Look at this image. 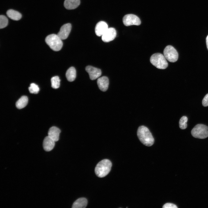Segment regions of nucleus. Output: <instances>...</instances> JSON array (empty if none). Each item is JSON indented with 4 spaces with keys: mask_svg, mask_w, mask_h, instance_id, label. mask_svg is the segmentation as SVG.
I'll return each mask as SVG.
<instances>
[{
    "mask_svg": "<svg viewBox=\"0 0 208 208\" xmlns=\"http://www.w3.org/2000/svg\"><path fill=\"white\" fill-rule=\"evenodd\" d=\"M28 89L30 93L33 94H37L39 91V88L38 86L34 83L30 84V86L29 87Z\"/></svg>",
    "mask_w": 208,
    "mask_h": 208,
    "instance_id": "5701e85b",
    "label": "nucleus"
},
{
    "mask_svg": "<svg viewBox=\"0 0 208 208\" xmlns=\"http://www.w3.org/2000/svg\"><path fill=\"white\" fill-rule=\"evenodd\" d=\"M97 83L99 89L102 91H106L108 87L109 82L108 78L106 76H103L98 79Z\"/></svg>",
    "mask_w": 208,
    "mask_h": 208,
    "instance_id": "f8f14e48",
    "label": "nucleus"
},
{
    "mask_svg": "<svg viewBox=\"0 0 208 208\" xmlns=\"http://www.w3.org/2000/svg\"><path fill=\"white\" fill-rule=\"evenodd\" d=\"M28 102V98L25 96H21L16 102V105L18 109H21L25 107Z\"/></svg>",
    "mask_w": 208,
    "mask_h": 208,
    "instance_id": "6ab92c4d",
    "label": "nucleus"
},
{
    "mask_svg": "<svg viewBox=\"0 0 208 208\" xmlns=\"http://www.w3.org/2000/svg\"><path fill=\"white\" fill-rule=\"evenodd\" d=\"M206 43L207 49L208 50V35H207L206 38Z\"/></svg>",
    "mask_w": 208,
    "mask_h": 208,
    "instance_id": "a878e982",
    "label": "nucleus"
},
{
    "mask_svg": "<svg viewBox=\"0 0 208 208\" xmlns=\"http://www.w3.org/2000/svg\"><path fill=\"white\" fill-rule=\"evenodd\" d=\"M51 87L54 89L58 88L60 86V80L58 76H55L51 79Z\"/></svg>",
    "mask_w": 208,
    "mask_h": 208,
    "instance_id": "aec40b11",
    "label": "nucleus"
},
{
    "mask_svg": "<svg viewBox=\"0 0 208 208\" xmlns=\"http://www.w3.org/2000/svg\"><path fill=\"white\" fill-rule=\"evenodd\" d=\"M123 22L126 26L133 25H139L141 24V21L137 16L131 14L125 15L123 18Z\"/></svg>",
    "mask_w": 208,
    "mask_h": 208,
    "instance_id": "0eeeda50",
    "label": "nucleus"
},
{
    "mask_svg": "<svg viewBox=\"0 0 208 208\" xmlns=\"http://www.w3.org/2000/svg\"><path fill=\"white\" fill-rule=\"evenodd\" d=\"M108 28V25L106 22L103 21H100L95 26L96 34L98 36H102Z\"/></svg>",
    "mask_w": 208,
    "mask_h": 208,
    "instance_id": "9b49d317",
    "label": "nucleus"
},
{
    "mask_svg": "<svg viewBox=\"0 0 208 208\" xmlns=\"http://www.w3.org/2000/svg\"><path fill=\"white\" fill-rule=\"evenodd\" d=\"M202 104L204 107L208 106V94L205 96L202 100Z\"/></svg>",
    "mask_w": 208,
    "mask_h": 208,
    "instance_id": "393cba45",
    "label": "nucleus"
},
{
    "mask_svg": "<svg viewBox=\"0 0 208 208\" xmlns=\"http://www.w3.org/2000/svg\"><path fill=\"white\" fill-rule=\"evenodd\" d=\"M6 14L9 18L14 20H19L22 17V15L20 13L12 9L8 10Z\"/></svg>",
    "mask_w": 208,
    "mask_h": 208,
    "instance_id": "f3484780",
    "label": "nucleus"
},
{
    "mask_svg": "<svg viewBox=\"0 0 208 208\" xmlns=\"http://www.w3.org/2000/svg\"><path fill=\"white\" fill-rule=\"evenodd\" d=\"M187 118L186 116H182L179 121V126L180 128L182 129H185L187 126Z\"/></svg>",
    "mask_w": 208,
    "mask_h": 208,
    "instance_id": "412c9836",
    "label": "nucleus"
},
{
    "mask_svg": "<svg viewBox=\"0 0 208 208\" xmlns=\"http://www.w3.org/2000/svg\"><path fill=\"white\" fill-rule=\"evenodd\" d=\"M116 35V29L114 28H108L102 36V40L105 42H108L114 40Z\"/></svg>",
    "mask_w": 208,
    "mask_h": 208,
    "instance_id": "6e6552de",
    "label": "nucleus"
},
{
    "mask_svg": "<svg viewBox=\"0 0 208 208\" xmlns=\"http://www.w3.org/2000/svg\"><path fill=\"white\" fill-rule=\"evenodd\" d=\"M163 208H177V206L172 203H166L163 206Z\"/></svg>",
    "mask_w": 208,
    "mask_h": 208,
    "instance_id": "b1692460",
    "label": "nucleus"
},
{
    "mask_svg": "<svg viewBox=\"0 0 208 208\" xmlns=\"http://www.w3.org/2000/svg\"><path fill=\"white\" fill-rule=\"evenodd\" d=\"M88 201L84 198H81L77 200L73 203V208H85L87 205Z\"/></svg>",
    "mask_w": 208,
    "mask_h": 208,
    "instance_id": "dca6fc26",
    "label": "nucleus"
},
{
    "mask_svg": "<svg viewBox=\"0 0 208 208\" xmlns=\"http://www.w3.org/2000/svg\"><path fill=\"white\" fill-rule=\"evenodd\" d=\"M80 4V0H65L64 5L66 9L72 10L76 8Z\"/></svg>",
    "mask_w": 208,
    "mask_h": 208,
    "instance_id": "2eb2a0df",
    "label": "nucleus"
},
{
    "mask_svg": "<svg viewBox=\"0 0 208 208\" xmlns=\"http://www.w3.org/2000/svg\"><path fill=\"white\" fill-rule=\"evenodd\" d=\"M76 71L73 67L69 68L67 70L66 76L67 80L70 82L74 81L76 77Z\"/></svg>",
    "mask_w": 208,
    "mask_h": 208,
    "instance_id": "a211bd4d",
    "label": "nucleus"
},
{
    "mask_svg": "<svg viewBox=\"0 0 208 208\" xmlns=\"http://www.w3.org/2000/svg\"><path fill=\"white\" fill-rule=\"evenodd\" d=\"M137 135L140 140L145 145L150 146L153 144L154 138L148 129L146 127L144 126L139 127L137 130Z\"/></svg>",
    "mask_w": 208,
    "mask_h": 208,
    "instance_id": "f257e3e1",
    "label": "nucleus"
},
{
    "mask_svg": "<svg viewBox=\"0 0 208 208\" xmlns=\"http://www.w3.org/2000/svg\"><path fill=\"white\" fill-rule=\"evenodd\" d=\"M150 61L153 65L158 69H165L168 66L166 59L161 53H157L153 54L151 57Z\"/></svg>",
    "mask_w": 208,
    "mask_h": 208,
    "instance_id": "20e7f679",
    "label": "nucleus"
},
{
    "mask_svg": "<svg viewBox=\"0 0 208 208\" xmlns=\"http://www.w3.org/2000/svg\"><path fill=\"white\" fill-rule=\"evenodd\" d=\"M112 163L108 159H103L96 165L95 169V173L98 177H103L107 175L111 170Z\"/></svg>",
    "mask_w": 208,
    "mask_h": 208,
    "instance_id": "f03ea898",
    "label": "nucleus"
},
{
    "mask_svg": "<svg viewBox=\"0 0 208 208\" xmlns=\"http://www.w3.org/2000/svg\"><path fill=\"white\" fill-rule=\"evenodd\" d=\"M55 142L49 136L46 137L43 142V146L44 150L46 151L52 150L55 146Z\"/></svg>",
    "mask_w": 208,
    "mask_h": 208,
    "instance_id": "ddd939ff",
    "label": "nucleus"
},
{
    "mask_svg": "<svg viewBox=\"0 0 208 208\" xmlns=\"http://www.w3.org/2000/svg\"><path fill=\"white\" fill-rule=\"evenodd\" d=\"M60 132V130L59 128L56 127H52L49 129L48 136L55 142H56L59 140Z\"/></svg>",
    "mask_w": 208,
    "mask_h": 208,
    "instance_id": "4468645a",
    "label": "nucleus"
},
{
    "mask_svg": "<svg viewBox=\"0 0 208 208\" xmlns=\"http://www.w3.org/2000/svg\"><path fill=\"white\" fill-rule=\"evenodd\" d=\"M86 70L89 74L90 79L92 80L97 79L101 74V72L100 69L92 66H87L86 68Z\"/></svg>",
    "mask_w": 208,
    "mask_h": 208,
    "instance_id": "9d476101",
    "label": "nucleus"
},
{
    "mask_svg": "<svg viewBox=\"0 0 208 208\" xmlns=\"http://www.w3.org/2000/svg\"><path fill=\"white\" fill-rule=\"evenodd\" d=\"M163 53L165 58L170 62H174L178 60V53L176 49L172 46H167L164 49Z\"/></svg>",
    "mask_w": 208,
    "mask_h": 208,
    "instance_id": "423d86ee",
    "label": "nucleus"
},
{
    "mask_svg": "<svg viewBox=\"0 0 208 208\" xmlns=\"http://www.w3.org/2000/svg\"><path fill=\"white\" fill-rule=\"evenodd\" d=\"M8 20L7 17L3 15L0 16V28L2 29L6 27L8 24Z\"/></svg>",
    "mask_w": 208,
    "mask_h": 208,
    "instance_id": "4be33fe9",
    "label": "nucleus"
},
{
    "mask_svg": "<svg viewBox=\"0 0 208 208\" xmlns=\"http://www.w3.org/2000/svg\"><path fill=\"white\" fill-rule=\"evenodd\" d=\"M71 25L68 23L63 25L61 27L57 35L62 40L66 39L71 29Z\"/></svg>",
    "mask_w": 208,
    "mask_h": 208,
    "instance_id": "1a4fd4ad",
    "label": "nucleus"
},
{
    "mask_svg": "<svg viewBox=\"0 0 208 208\" xmlns=\"http://www.w3.org/2000/svg\"><path fill=\"white\" fill-rule=\"evenodd\" d=\"M191 134L194 138H205L208 137V127L203 124L197 125L192 129Z\"/></svg>",
    "mask_w": 208,
    "mask_h": 208,
    "instance_id": "39448f33",
    "label": "nucleus"
},
{
    "mask_svg": "<svg viewBox=\"0 0 208 208\" xmlns=\"http://www.w3.org/2000/svg\"><path fill=\"white\" fill-rule=\"evenodd\" d=\"M45 41L49 47L55 51L60 50L63 46L62 40L57 34H52L49 35L46 38Z\"/></svg>",
    "mask_w": 208,
    "mask_h": 208,
    "instance_id": "7ed1b4c3",
    "label": "nucleus"
}]
</instances>
